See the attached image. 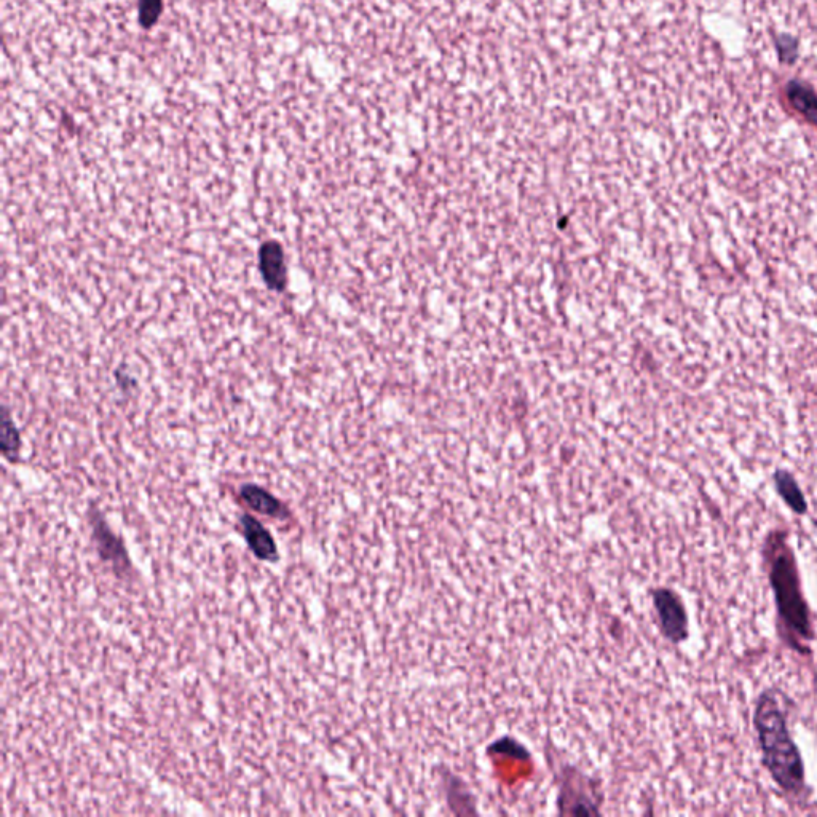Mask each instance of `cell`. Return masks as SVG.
<instances>
[{"mask_svg": "<svg viewBox=\"0 0 817 817\" xmlns=\"http://www.w3.org/2000/svg\"><path fill=\"white\" fill-rule=\"evenodd\" d=\"M88 522L99 559L111 565L117 577L128 580L133 573V564L122 538L111 529V525L107 524L106 518L96 508L88 511Z\"/></svg>", "mask_w": 817, "mask_h": 817, "instance_id": "obj_3", "label": "cell"}, {"mask_svg": "<svg viewBox=\"0 0 817 817\" xmlns=\"http://www.w3.org/2000/svg\"><path fill=\"white\" fill-rule=\"evenodd\" d=\"M259 272L265 285L281 293L288 283L285 251L277 241H265L259 249Z\"/></svg>", "mask_w": 817, "mask_h": 817, "instance_id": "obj_5", "label": "cell"}, {"mask_svg": "<svg viewBox=\"0 0 817 817\" xmlns=\"http://www.w3.org/2000/svg\"><path fill=\"white\" fill-rule=\"evenodd\" d=\"M653 605L658 613L664 637L671 640L672 644H680L687 640L688 616L682 599L671 589H656L653 593Z\"/></svg>", "mask_w": 817, "mask_h": 817, "instance_id": "obj_4", "label": "cell"}, {"mask_svg": "<svg viewBox=\"0 0 817 817\" xmlns=\"http://www.w3.org/2000/svg\"><path fill=\"white\" fill-rule=\"evenodd\" d=\"M754 725L762 747L763 762L771 778L784 792L803 794L805 766L797 744L790 736L786 715L773 691H765L755 704Z\"/></svg>", "mask_w": 817, "mask_h": 817, "instance_id": "obj_1", "label": "cell"}, {"mask_svg": "<svg viewBox=\"0 0 817 817\" xmlns=\"http://www.w3.org/2000/svg\"><path fill=\"white\" fill-rule=\"evenodd\" d=\"M240 498L246 503L248 508L262 514L265 518L281 519L285 521L291 516L285 503L280 502L269 490L262 489L256 484H245L241 486Z\"/></svg>", "mask_w": 817, "mask_h": 817, "instance_id": "obj_7", "label": "cell"}, {"mask_svg": "<svg viewBox=\"0 0 817 817\" xmlns=\"http://www.w3.org/2000/svg\"><path fill=\"white\" fill-rule=\"evenodd\" d=\"M20 447V433L16 430L15 425L10 422V417L5 415L4 431H2V450H4L5 457H7L10 462H15L16 458H18Z\"/></svg>", "mask_w": 817, "mask_h": 817, "instance_id": "obj_9", "label": "cell"}, {"mask_svg": "<svg viewBox=\"0 0 817 817\" xmlns=\"http://www.w3.org/2000/svg\"><path fill=\"white\" fill-rule=\"evenodd\" d=\"M776 487H778V492L781 494L782 500H784L795 513H806L808 505H806L805 497H803L802 490H800V487L797 486V482L794 481V478H792L790 474L784 473V471L776 474Z\"/></svg>", "mask_w": 817, "mask_h": 817, "instance_id": "obj_8", "label": "cell"}, {"mask_svg": "<svg viewBox=\"0 0 817 817\" xmlns=\"http://www.w3.org/2000/svg\"><path fill=\"white\" fill-rule=\"evenodd\" d=\"M768 548L770 581L782 628L786 629L792 645L803 652L806 642L813 640V628L794 554L782 535H773L768 541Z\"/></svg>", "mask_w": 817, "mask_h": 817, "instance_id": "obj_2", "label": "cell"}, {"mask_svg": "<svg viewBox=\"0 0 817 817\" xmlns=\"http://www.w3.org/2000/svg\"><path fill=\"white\" fill-rule=\"evenodd\" d=\"M241 530L245 535L249 549L253 551L257 559L265 562H277L280 559L277 543L273 540L272 533L265 529L259 519L243 514L240 518Z\"/></svg>", "mask_w": 817, "mask_h": 817, "instance_id": "obj_6", "label": "cell"}, {"mask_svg": "<svg viewBox=\"0 0 817 817\" xmlns=\"http://www.w3.org/2000/svg\"><path fill=\"white\" fill-rule=\"evenodd\" d=\"M162 12V0H141L139 4V13H141V23L149 28L150 24L157 21L158 16Z\"/></svg>", "mask_w": 817, "mask_h": 817, "instance_id": "obj_10", "label": "cell"}]
</instances>
